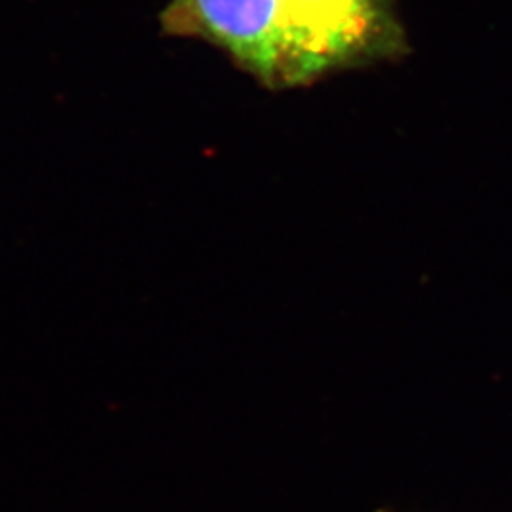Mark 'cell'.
<instances>
[{"instance_id": "obj_1", "label": "cell", "mask_w": 512, "mask_h": 512, "mask_svg": "<svg viewBox=\"0 0 512 512\" xmlns=\"http://www.w3.org/2000/svg\"><path fill=\"white\" fill-rule=\"evenodd\" d=\"M287 88L363 61L389 35L384 0H279Z\"/></svg>"}, {"instance_id": "obj_2", "label": "cell", "mask_w": 512, "mask_h": 512, "mask_svg": "<svg viewBox=\"0 0 512 512\" xmlns=\"http://www.w3.org/2000/svg\"><path fill=\"white\" fill-rule=\"evenodd\" d=\"M162 27L209 42L264 88H287L279 0H169Z\"/></svg>"}]
</instances>
